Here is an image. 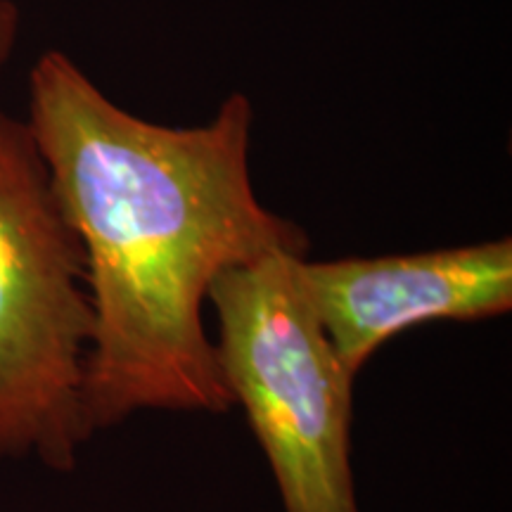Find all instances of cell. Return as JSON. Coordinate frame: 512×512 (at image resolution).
I'll return each mask as SVG.
<instances>
[{
    "label": "cell",
    "instance_id": "obj_3",
    "mask_svg": "<svg viewBox=\"0 0 512 512\" xmlns=\"http://www.w3.org/2000/svg\"><path fill=\"white\" fill-rule=\"evenodd\" d=\"M306 254L275 249L214 280L223 384L271 467L285 512H358L351 470L354 375L302 285Z\"/></svg>",
    "mask_w": 512,
    "mask_h": 512
},
{
    "label": "cell",
    "instance_id": "obj_4",
    "mask_svg": "<svg viewBox=\"0 0 512 512\" xmlns=\"http://www.w3.org/2000/svg\"><path fill=\"white\" fill-rule=\"evenodd\" d=\"M306 297L356 377L389 339L418 325L472 323L512 309V240L299 264Z\"/></svg>",
    "mask_w": 512,
    "mask_h": 512
},
{
    "label": "cell",
    "instance_id": "obj_5",
    "mask_svg": "<svg viewBox=\"0 0 512 512\" xmlns=\"http://www.w3.org/2000/svg\"><path fill=\"white\" fill-rule=\"evenodd\" d=\"M19 27H22V15L17 5L12 0H0V72L15 53Z\"/></svg>",
    "mask_w": 512,
    "mask_h": 512
},
{
    "label": "cell",
    "instance_id": "obj_2",
    "mask_svg": "<svg viewBox=\"0 0 512 512\" xmlns=\"http://www.w3.org/2000/svg\"><path fill=\"white\" fill-rule=\"evenodd\" d=\"M91 339L81 245L29 124L0 110V460L74 470Z\"/></svg>",
    "mask_w": 512,
    "mask_h": 512
},
{
    "label": "cell",
    "instance_id": "obj_1",
    "mask_svg": "<svg viewBox=\"0 0 512 512\" xmlns=\"http://www.w3.org/2000/svg\"><path fill=\"white\" fill-rule=\"evenodd\" d=\"M27 124L86 261L88 430L140 411H230L204 328L211 285L275 249H309L297 223L256 197L252 102L230 93L207 124H155L48 50L29 74Z\"/></svg>",
    "mask_w": 512,
    "mask_h": 512
}]
</instances>
